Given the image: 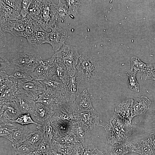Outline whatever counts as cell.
Masks as SVG:
<instances>
[{"label": "cell", "instance_id": "obj_1", "mask_svg": "<svg viewBox=\"0 0 155 155\" xmlns=\"http://www.w3.org/2000/svg\"><path fill=\"white\" fill-rule=\"evenodd\" d=\"M56 61L63 63L71 76L74 75L80 55L75 47L65 44L55 53Z\"/></svg>", "mask_w": 155, "mask_h": 155}, {"label": "cell", "instance_id": "obj_2", "mask_svg": "<svg viewBox=\"0 0 155 155\" xmlns=\"http://www.w3.org/2000/svg\"><path fill=\"white\" fill-rule=\"evenodd\" d=\"M76 69L82 81H92L96 76L99 69L98 63L85 55H80Z\"/></svg>", "mask_w": 155, "mask_h": 155}, {"label": "cell", "instance_id": "obj_3", "mask_svg": "<svg viewBox=\"0 0 155 155\" xmlns=\"http://www.w3.org/2000/svg\"><path fill=\"white\" fill-rule=\"evenodd\" d=\"M40 57L24 49L19 50L10 61L11 64L27 70L29 73L41 62Z\"/></svg>", "mask_w": 155, "mask_h": 155}, {"label": "cell", "instance_id": "obj_4", "mask_svg": "<svg viewBox=\"0 0 155 155\" xmlns=\"http://www.w3.org/2000/svg\"><path fill=\"white\" fill-rule=\"evenodd\" d=\"M17 94L26 95L36 101L39 96L44 93L46 88L41 81L16 80Z\"/></svg>", "mask_w": 155, "mask_h": 155}, {"label": "cell", "instance_id": "obj_5", "mask_svg": "<svg viewBox=\"0 0 155 155\" xmlns=\"http://www.w3.org/2000/svg\"><path fill=\"white\" fill-rule=\"evenodd\" d=\"M55 56L54 54L51 58L42 60L30 74L35 80L42 81L55 75Z\"/></svg>", "mask_w": 155, "mask_h": 155}, {"label": "cell", "instance_id": "obj_6", "mask_svg": "<svg viewBox=\"0 0 155 155\" xmlns=\"http://www.w3.org/2000/svg\"><path fill=\"white\" fill-rule=\"evenodd\" d=\"M54 111L67 102L66 95L61 92L46 89L45 92L40 95L36 101Z\"/></svg>", "mask_w": 155, "mask_h": 155}, {"label": "cell", "instance_id": "obj_7", "mask_svg": "<svg viewBox=\"0 0 155 155\" xmlns=\"http://www.w3.org/2000/svg\"><path fill=\"white\" fill-rule=\"evenodd\" d=\"M44 4L39 20L41 27L46 31L56 24L58 19L55 8V4L51 0H44Z\"/></svg>", "mask_w": 155, "mask_h": 155}, {"label": "cell", "instance_id": "obj_8", "mask_svg": "<svg viewBox=\"0 0 155 155\" xmlns=\"http://www.w3.org/2000/svg\"><path fill=\"white\" fill-rule=\"evenodd\" d=\"M104 131L108 143L110 144L124 142L128 137L111 119L104 127Z\"/></svg>", "mask_w": 155, "mask_h": 155}, {"label": "cell", "instance_id": "obj_9", "mask_svg": "<svg viewBox=\"0 0 155 155\" xmlns=\"http://www.w3.org/2000/svg\"><path fill=\"white\" fill-rule=\"evenodd\" d=\"M51 29V31L48 34V43L51 45L55 53L65 44L67 33L65 30L56 24Z\"/></svg>", "mask_w": 155, "mask_h": 155}, {"label": "cell", "instance_id": "obj_10", "mask_svg": "<svg viewBox=\"0 0 155 155\" xmlns=\"http://www.w3.org/2000/svg\"><path fill=\"white\" fill-rule=\"evenodd\" d=\"M79 113L78 123L86 132L101 125L99 122V115L94 108Z\"/></svg>", "mask_w": 155, "mask_h": 155}, {"label": "cell", "instance_id": "obj_11", "mask_svg": "<svg viewBox=\"0 0 155 155\" xmlns=\"http://www.w3.org/2000/svg\"><path fill=\"white\" fill-rule=\"evenodd\" d=\"M26 25V18L8 22L0 26V31L9 33L14 36H22Z\"/></svg>", "mask_w": 155, "mask_h": 155}, {"label": "cell", "instance_id": "obj_12", "mask_svg": "<svg viewBox=\"0 0 155 155\" xmlns=\"http://www.w3.org/2000/svg\"><path fill=\"white\" fill-rule=\"evenodd\" d=\"M70 105L76 112L78 113L86 111L94 108L90 100V94L86 89L79 94Z\"/></svg>", "mask_w": 155, "mask_h": 155}, {"label": "cell", "instance_id": "obj_13", "mask_svg": "<svg viewBox=\"0 0 155 155\" xmlns=\"http://www.w3.org/2000/svg\"><path fill=\"white\" fill-rule=\"evenodd\" d=\"M21 114L16 101L0 102V118L14 122Z\"/></svg>", "mask_w": 155, "mask_h": 155}, {"label": "cell", "instance_id": "obj_14", "mask_svg": "<svg viewBox=\"0 0 155 155\" xmlns=\"http://www.w3.org/2000/svg\"><path fill=\"white\" fill-rule=\"evenodd\" d=\"M125 142L130 152L141 155H155V150L149 144L147 140Z\"/></svg>", "mask_w": 155, "mask_h": 155}, {"label": "cell", "instance_id": "obj_15", "mask_svg": "<svg viewBox=\"0 0 155 155\" xmlns=\"http://www.w3.org/2000/svg\"><path fill=\"white\" fill-rule=\"evenodd\" d=\"M82 81L80 76L76 70L75 74L71 76L70 82L66 86V100L70 105L72 104L77 96L80 94L79 88Z\"/></svg>", "mask_w": 155, "mask_h": 155}, {"label": "cell", "instance_id": "obj_16", "mask_svg": "<svg viewBox=\"0 0 155 155\" xmlns=\"http://www.w3.org/2000/svg\"><path fill=\"white\" fill-rule=\"evenodd\" d=\"M133 100L129 99L120 103L115 109V112L120 115L126 122L131 123L134 117L133 108Z\"/></svg>", "mask_w": 155, "mask_h": 155}, {"label": "cell", "instance_id": "obj_17", "mask_svg": "<svg viewBox=\"0 0 155 155\" xmlns=\"http://www.w3.org/2000/svg\"><path fill=\"white\" fill-rule=\"evenodd\" d=\"M16 102L21 114H33L35 109L36 102L26 95L17 94Z\"/></svg>", "mask_w": 155, "mask_h": 155}, {"label": "cell", "instance_id": "obj_18", "mask_svg": "<svg viewBox=\"0 0 155 155\" xmlns=\"http://www.w3.org/2000/svg\"><path fill=\"white\" fill-rule=\"evenodd\" d=\"M20 16L19 12L5 4L3 0H0V25L8 22L19 19Z\"/></svg>", "mask_w": 155, "mask_h": 155}, {"label": "cell", "instance_id": "obj_19", "mask_svg": "<svg viewBox=\"0 0 155 155\" xmlns=\"http://www.w3.org/2000/svg\"><path fill=\"white\" fill-rule=\"evenodd\" d=\"M32 132L27 125L19 124L14 131L12 141L13 148H17L25 144L27 137Z\"/></svg>", "mask_w": 155, "mask_h": 155}, {"label": "cell", "instance_id": "obj_20", "mask_svg": "<svg viewBox=\"0 0 155 155\" xmlns=\"http://www.w3.org/2000/svg\"><path fill=\"white\" fill-rule=\"evenodd\" d=\"M151 103V100L145 96H142L134 98L133 103L134 117L145 114L149 108Z\"/></svg>", "mask_w": 155, "mask_h": 155}, {"label": "cell", "instance_id": "obj_21", "mask_svg": "<svg viewBox=\"0 0 155 155\" xmlns=\"http://www.w3.org/2000/svg\"><path fill=\"white\" fill-rule=\"evenodd\" d=\"M19 123L6 119L0 120V136L12 142L14 131Z\"/></svg>", "mask_w": 155, "mask_h": 155}, {"label": "cell", "instance_id": "obj_22", "mask_svg": "<svg viewBox=\"0 0 155 155\" xmlns=\"http://www.w3.org/2000/svg\"><path fill=\"white\" fill-rule=\"evenodd\" d=\"M102 152L104 155H124L130 152L125 142L113 144L108 143Z\"/></svg>", "mask_w": 155, "mask_h": 155}, {"label": "cell", "instance_id": "obj_23", "mask_svg": "<svg viewBox=\"0 0 155 155\" xmlns=\"http://www.w3.org/2000/svg\"><path fill=\"white\" fill-rule=\"evenodd\" d=\"M41 81L46 89L61 92L66 95V86L57 75H54Z\"/></svg>", "mask_w": 155, "mask_h": 155}, {"label": "cell", "instance_id": "obj_24", "mask_svg": "<svg viewBox=\"0 0 155 155\" xmlns=\"http://www.w3.org/2000/svg\"><path fill=\"white\" fill-rule=\"evenodd\" d=\"M54 113V111L49 108L40 103L36 102L33 115L37 120L42 123L49 120Z\"/></svg>", "mask_w": 155, "mask_h": 155}, {"label": "cell", "instance_id": "obj_25", "mask_svg": "<svg viewBox=\"0 0 155 155\" xmlns=\"http://www.w3.org/2000/svg\"><path fill=\"white\" fill-rule=\"evenodd\" d=\"M48 32L44 30H37L26 39L30 45L39 46L44 43H48Z\"/></svg>", "mask_w": 155, "mask_h": 155}, {"label": "cell", "instance_id": "obj_26", "mask_svg": "<svg viewBox=\"0 0 155 155\" xmlns=\"http://www.w3.org/2000/svg\"><path fill=\"white\" fill-rule=\"evenodd\" d=\"M44 4V0H33L30 6L28 13L26 17L39 22Z\"/></svg>", "mask_w": 155, "mask_h": 155}, {"label": "cell", "instance_id": "obj_27", "mask_svg": "<svg viewBox=\"0 0 155 155\" xmlns=\"http://www.w3.org/2000/svg\"><path fill=\"white\" fill-rule=\"evenodd\" d=\"M44 135L39 130L32 131L27 137L25 144L34 150L42 141Z\"/></svg>", "mask_w": 155, "mask_h": 155}, {"label": "cell", "instance_id": "obj_28", "mask_svg": "<svg viewBox=\"0 0 155 155\" xmlns=\"http://www.w3.org/2000/svg\"><path fill=\"white\" fill-rule=\"evenodd\" d=\"M55 70V75L67 86L70 82L71 76L65 65L61 62L56 61Z\"/></svg>", "mask_w": 155, "mask_h": 155}, {"label": "cell", "instance_id": "obj_29", "mask_svg": "<svg viewBox=\"0 0 155 155\" xmlns=\"http://www.w3.org/2000/svg\"><path fill=\"white\" fill-rule=\"evenodd\" d=\"M17 91L16 80L11 87L0 92V102L16 101Z\"/></svg>", "mask_w": 155, "mask_h": 155}, {"label": "cell", "instance_id": "obj_30", "mask_svg": "<svg viewBox=\"0 0 155 155\" xmlns=\"http://www.w3.org/2000/svg\"><path fill=\"white\" fill-rule=\"evenodd\" d=\"M25 18L26 25L23 32L22 37L27 38L37 30H44L41 27L38 22L26 17Z\"/></svg>", "mask_w": 155, "mask_h": 155}, {"label": "cell", "instance_id": "obj_31", "mask_svg": "<svg viewBox=\"0 0 155 155\" xmlns=\"http://www.w3.org/2000/svg\"><path fill=\"white\" fill-rule=\"evenodd\" d=\"M9 77L16 80L23 81H30L34 80L27 70L16 66Z\"/></svg>", "mask_w": 155, "mask_h": 155}, {"label": "cell", "instance_id": "obj_32", "mask_svg": "<svg viewBox=\"0 0 155 155\" xmlns=\"http://www.w3.org/2000/svg\"><path fill=\"white\" fill-rule=\"evenodd\" d=\"M52 151L51 141L44 136L42 141L36 149L32 152L31 155H44Z\"/></svg>", "mask_w": 155, "mask_h": 155}, {"label": "cell", "instance_id": "obj_33", "mask_svg": "<svg viewBox=\"0 0 155 155\" xmlns=\"http://www.w3.org/2000/svg\"><path fill=\"white\" fill-rule=\"evenodd\" d=\"M73 144H62L52 139L51 141V149L64 155H69Z\"/></svg>", "mask_w": 155, "mask_h": 155}, {"label": "cell", "instance_id": "obj_34", "mask_svg": "<svg viewBox=\"0 0 155 155\" xmlns=\"http://www.w3.org/2000/svg\"><path fill=\"white\" fill-rule=\"evenodd\" d=\"M36 127L44 136L46 137L50 140L51 141L53 137L54 132L53 127L49 120L42 123L41 124L37 125Z\"/></svg>", "mask_w": 155, "mask_h": 155}, {"label": "cell", "instance_id": "obj_35", "mask_svg": "<svg viewBox=\"0 0 155 155\" xmlns=\"http://www.w3.org/2000/svg\"><path fill=\"white\" fill-rule=\"evenodd\" d=\"M55 10L58 19L63 21L70 15V10L66 3H63L61 0L58 1V3L55 6Z\"/></svg>", "mask_w": 155, "mask_h": 155}, {"label": "cell", "instance_id": "obj_36", "mask_svg": "<svg viewBox=\"0 0 155 155\" xmlns=\"http://www.w3.org/2000/svg\"><path fill=\"white\" fill-rule=\"evenodd\" d=\"M130 61L131 65L130 73L136 74L144 72L146 64L136 57H132L130 59Z\"/></svg>", "mask_w": 155, "mask_h": 155}, {"label": "cell", "instance_id": "obj_37", "mask_svg": "<svg viewBox=\"0 0 155 155\" xmlns=\"http://www.w3.org/2000/svg\"><path fill=\"white\" fill-rule=\"evenodd\" d=\"M141 77L142 80L150 79L155 81V64H146Z\"/></svg>", "mask_w": 155, "mask_h": 155}, {"label": "cell", "instance_id": "obj_38", "mask_svg": "<svg viewBox=\"0 0 155 155\" xmlns=\"http://www.w3.org/2000/svg\"><path fill=\"white\" fill-rule=\"evenodd\" d=\"M72 132L78 142L81 143L83 145L85 146L84 144V139L86 133L79 125L78 123L74 125Z\"/></svg>", "mask_w": 155, "mask_h": 155}, {"label": "cell", "instance_id": "obj_39", "mask_svg": "<svg viewBox=\"0 0 155 155\" xmlns=\"http://www.w3.org/2000/svg\"><path fill=\"white\" fill-rule=\"evenodd\" d=\"M14 122L22 125H27L30 124H34L37 125L40 124L34 121L31 118V114L29 113L21 114Z\"/></svg>", "mask_w": 155, "mask_h": 155}, {"label": "cell", "instance_id": "obj_40", "mask_svg": "<svg viewBox=\"0 0 155 155\" xmlns=\"http://www.w3.org/2000/svg\"><path fill=\"white\" fill-rule=\"evenodd\" d=\"M129 79L127 84L131 90L137 92L140 91V86L136 78V74L129 73L128 74Z\"/></svg>", "mask_w": 155, "mask_h": 155}, {"label": "cell", "instance_id": "obj_41", "mask_svg": "<svg viewBox=\"0 0 155 155\" xmlns=\"http://www.w3.org/2000/svg\"><path fill=\"white\" fill-rule=\"evenodd\" d=\"M34 151L24 144L17 148H13L11 155H31Z\"/></svg>", "mask_w": 155, "mask_h": 155}, {"label": "cell", "instance_id": "obj_42", "mask_svg": "<svg viewBox=\"0 0 155 155\" xmlns=\"http://www.w3.org/2000/svg\"><path fill=\"white\" fill-rule=\"evenodd\" d=\"M83 155H104L102 152L93 145L86 146Z\"/></svg>", "mask_w": 155, "mask_h": 155}, {"label": "cell", "instance_id": "obj_43", "mask_svg": "<svg viewBox=\"0 0 155 155\" xmlns=\"http://www.w3.org/2000/svg\"><path fill=\"white\" fill-rule=\"evenodd\" d=\"M57 141L61 143L67 144H71L78 142L73 133H70L63 137Z\"/></svg>", "mask_w": 155, "mask_h": 155}, {"label": "cell", "instance_id": "obj_44", "mask_svg": "<svg viewBox=\"0 0 155 155\" xmlns=\"http://www.w3.org/2000/svg\"><path fill=\"white\" fill-rule=\"evenodd\" d=\"M85 146L79 142L73 144L69 155H83Z\"/></svg>", "mask_w": 155, "mask_h": 155}, {"label": "cell", "instance_id": "obj_45", "mask_svg": "<svg viewBox=\"0 0 155 155\" xmlns=\"http://www.w3.org/2000/svg\"><path fill=\"white\" fill-rule=\"evenodd\" d=\"M3 1L7 5L20 13L22 7L23 0H4Z\"/></svg>", "mask_w": 155, "mask_h": 155}, {"label": "cell", "instance_id": "obj_46", "mask_svg": "<svg viewBox=\"0 0 155 155\" xmlns=\"http://www.w3.org/2000/svg\"><path fill=\"white\" fill-rule=\"evenodd\" d=\"M65 1V3L70 10H72L75 13L78 12L81 5L80 1L67 0Z\"/></svg>", "mask_w": 155, "mask_h": 155}, {"label": "cell", "instance_id": "obj_47", "mask_svg": "<svg viewBox=\"0 0 155 155\" xmlns=\"http://www.w3.org/2000/svg\"><path fill=\"white\" fill-rule=\"evenodd\" d=\"M33 0H24L22 3V6L20 14L22 18H25L27 15L29 7Z\"/></svg>", "mask_w": 155, "mask_h": 155}, {"label": "cell", "instance_id": "obj_48", "mask_svg": "<svg viewBox=\"0 0 155 155\" xmlns=\"http://www.w3.org/2000/svg\"><path fill=\"white\" fill-rule=\"evenodd\" d=\"M12 64L5 57L1 54L0 57V69L1 71H5V70Z\"/></svg>", "mask_w": 155, "mask_h": 155}, {"label": "cell", "instance_id": "obj_49", "mask_svg": "<svg viewBox=\"0 0 155 155\" xmlns=\"http://www.w3.org/2000/svg\"><path fill=\"white\" fill-rule=\"evenodd\" d=\"M147 140L149 144L155 150V133L151 134Z\"/></svg>", "mask_w": 155, "mask_h": 155}, {"label": "cell", "instance_id": "obj_50", "mask_svg": "<svg viewBox=\"0 0 155 155\" xmlns=\"http://www.w3.org/2000/svg\"><path fill=\"white\" fill-rule=\"evenodd\" d=\"M52 152L54 154V155H64L61 153H58L53 151H52Z\"/></svg>", "mask_w": 155, "mask_h": 155}, {"label": "cell", "instance_id": "obj_51", "mask_svg": "<svg viewBox=\"0 0 155 155\" xmlns=\"http://www.w3.org/2000/svg\"><path fill=\"white\" fill-rule=\"evenodd\" d=\"M44 155H54V154L52 151L51 152Z\"/></svg>", "mask_w": 155, "mask_h": 155}]
</instances>
